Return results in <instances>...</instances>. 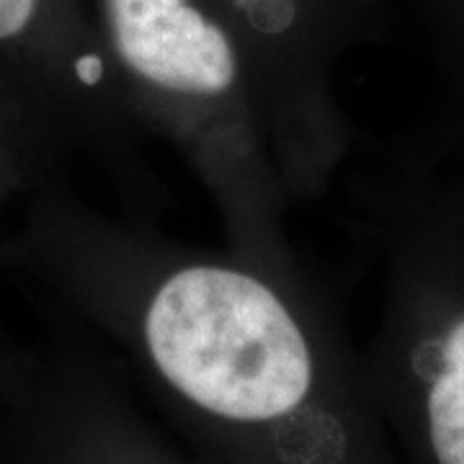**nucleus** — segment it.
I'll return each mask as SVG.
<instances>
[{
	"instance_id": "nucleus-1",
	"label": "nucleus",
	"mask_w": 464,
	"mask_h": 464,
	"mask_svg": "<svg viewBox=\"0 0 464 464\" xmlns=\"http://www.w3.org/2000/svg\"><path fill=\"white\" fill-rule=\"evenodd\" d=\"M99 21L134 116L194 170L227 250L284 279H310L286 235L295 207L264 99L230 24L201 0H99Z\"/></svg>"
},
{
	"instance_id": "nucleus-2",
	"label": "nucleus",
	"mask_w": 464,
	"mask_h": 464,
	"mask_svg": "<svg viewBox=\"0 0 464 464\" xmlns=\"http://www.w3.org/2000/svg\"><path fill=\"white\" fill-rule=\"evenodd\" d=\"M0 54L29 60V75L52 109L124 199L155 201L158 183L142 152L150 134L134 116L99 34L60 21L57 0H0Z\"/></svg>"
},
{
	"instance_id": "nucleus-3",
	"label": "nucleus",
	"mask_w": 464,
	"mask_h": 464,
	"mask_svg": "<svg viewBox=\"0 0 464 464\" xmlns=\"http://www.w3.org/2000/svg\"><path fill=\"white\" fill-rule=\"evenodd\" d=\"M426 415L436 464H464V313L449 323L436 343Z\"/></svg>"
}]
</instances>
